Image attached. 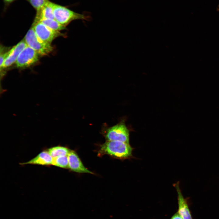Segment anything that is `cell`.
I'll list each match as a JSON object with an SVG mask.
<instances>
[{"label": "cell", "instance_id": "6da1fadb", "mask_svg": "<svg viewBox=\"0 0 219 219\" xmlns=\"http://www.w3.org/2000/svg\"><path fill=\"white\" fill-rule=\"evenodd\" d=\"M133 149L129 143L118 141H107L101 146L99 154L100 155L107 154L125 159L132 156Z\"/></svg>", "mask_w": 219, "mask_h": 219}, {"label": "cell", "instance_id": "7a4b0ae2", "mask_svg": "<svg viewBox=\"0 0 219 219\" xmlns=\"http://www.w3.org/2000/svg\"><path fill=\"white\" fill-rule=\"evenodd\" d=\"M53 12L54 19L62 25L66 26L73 21L88 20L90 17L75 12L68 8L54 3Z\"/></svg>", "mask_w": 219, "mask_h": 219}, {"label": "cell", "instance_id": "3957f363", "mask_svg": "<svg viewBox=\"0 0 219 219\" xmlns=\"http://www.w3.org/2000/svg\"><path fill=\"white\" fill-rule=\"evenodd\" d=\"M24 40L27 45L35 50L39 56L47 55L53 49L51 44L43 41L37 36L32 26L28 31Z\"/></svg>", "mask_w": 219, "mask_h": 219}, {"label": "cell", "instance_id": "277c9868", "mask_svg": "<svg viewBox=\"0 0 219 219\" xmlns=\"http://www.w3.org/2000/svg\"><path fill=\"white\" fill-rule=\"evenodd\" d=\"M37 36L43 41L51 44L56 38L66 36L65 34L52 30L39 21H34L32 26Z\"/></svg>", "mask_w": 219, "mask_h": 219}, {"label": "cell", "instance_id": "5b68a950", "mask_svg": "<svg viewBox=\"0 0 219 219\" xmlns=\"http://www.w3.org/2000/svg\"><path fill=\"white\" fill-rule=\"evenodd\" d=\"M105 136L107 141H118L129 143V131L123 123H120L108 128Z\"/></svg>", "mask_w": 219, "mask_h": 219}, {"label": "cell", "instance_id": "8992f818", "mask_svg": "<svg viewBox=\"0 0 219 219\" xmlns=\"http://www.w3.org/2000/svg\"><path fill=\"white\" fill-rule=\"evenodd\" d=\"M39 55L27 46L21 52L16 62V66L22 68L29 67L38 61Z\"/></svg>", "mask_w": 219, "mask_h": 219}, {"label": "cell", "instance_id": "52a82bcc", "mask_svg": "<svg viewBox=\"0 0 219 219\" xmlns=\"http://www.w3.org/2000/svg\"><path fill=\"white\" fill-rule=\"evenodd\" d=\"M68 168L71 170L79 173H93L86 169L83 165L78 156L73 151H70L68 155Z\"/></svg>", "mask_w": 219, "mask_h": 219}, {"label": "cell", "instance_id": "ba28073f", "mask_svg": "<svg viewBox=\"0 0 219 219\" xmlns=\"http://www.w3.org/2000/svg\"><path fill=\"white\" fill-rule=\"evenodd\" d=\"M179 182L173 184L178 195L179 206L178 213L183 219H192V216L186 200L184 198L179 187Z\"/></svg>", "mask_w": 219, "mask_h": 219}, {"label": "cell", "instance_id": "9c48e42d", "mask_svg": "<svg viewBox=\"0 0 219 219\" xmlns=\"http://www.w3.org/2000/svg\"><path fill=\"white\" fill-rule=\"evenodd\" d=\"M27 46L24 39L14 46L9 51V54L5 60L2 68L8 67L16 62L21 52Z\"/></svg>", "mask_w": 219, "mask_h": 219}, {"label": "cell", "instance_id": "30bf717a", "mask_svg": "<svg viewBox=\"0 0 219 219\" xmlns=\"http://www.w3.org/2000/svg\"><path fill=\"white\" fill-rule=\"evenodd\" d=\"M53 159V158L48 151H43L31 160L22 163L21 164H31L48 165H52Z\"/></svg>", "mask_w": 219, "mask_h": 219}, {"label": "cell", "instance_id": "8fae6325", "mask_svg": "<svg viewBox=\"0 0 219 219\" xmlns=\"http://www.w3.org/2000/svg\"><path fill=\"white\" fill-rule=\"evenodd\" d=\"M54 3L48 0L45 4L39 11L36 12L34 21L42 19H54L53 12Z\"/></svg>", "mask_w": 219, "mask_h": 219}, {"label": "cell", "instance_id": "7c38bea8", "mask_svg": "<svg viewBox=\"0 0 219 219\" xmlns=\"http://www.w3.org/2000/svg\"><path fill=\"white\" fill-rule=\"evenodd\" d=\"M70 150L68 148L61 146L54 147L49 148L48 152L53 158L59 156H68Z\"/></svg>", "mask_w": 219, "mask_h": 219}, {"label": "cell", "instance_id": "4fadbf2b", "mask_svg": "<svg viewBox=\"0 0 219 219\" xmlns=\"http://www.w3.org/2000/svg\"><path fill=\"white\" fill-rule=\"evenodd\" d=\"M34 21L40 22L49 28L56 31H60L66 29L65 26L59 23L55 19H42Z\"/></svg>", "mask_w": 219, "mask_h": 219}, {"label": "cell", "instance_id": "5bb4252c", "mask_svg": "<svg viewBox=\"0 0 219 219\" xmlns=\"http://www.w3.org/2000/svg\"><path fill=\"white\" fill-rule=\"evenodd\" d=\"M52 165L62 168H68V156H61L53 158Z\"/></svg>", "mask_w": 219, "mask_h": 219}, {"label": "cell", "instance_id": "9a60e30c", "mask_svg": "<svg viewBox=\"0 0 219 219\" xmlns=\"http://www.w3.org/2000/svg\"><path fill=\"white\" fill-rule=\"evenodd\" d=\"M34 9L36 12L40 10L48 0H25Z\"/></svg>", "mask_w": 219, "mask_h": 219}, {"label": "cell", "instance_id": "2e32d148", "mask_svg": "<svg viewBox=\"0 0 219 219\" xmlns=\"http://www.w3.org/2000/svg\"><path fill=\"white\" fill-rule=\"evenodd\" d=\"M9 54V51L4 53L0 54V68H2L3 63Z\"/></svg>", "mask_w": 219, "mask_h": 219}, {"label": "cell", "instance_id": "e0dca14e", "mask_svg": "<svg viewBox=\"0 0 219 219\" xmlns=\"http://www.w3.org/2000/svg\"><path fill=\"white\" fill-rule=\"evenodd\" d=\"M16 0H3L5 5V8H7L11 4Z\"/></svg>", "mask_w": 219, "mask_h": 219}, {"label": "cell", "instance_id": "ac0fdd59", "mask_svg": "<svg viewBox=\"0 0 219 219\" xmlns=\"http://www.w3.org/2000/svg\"><path fill=\"white\" fill-rule=\"evenodd\" d=\"M171 219H183L178 212L176 213L171 217Z\"/></svg>", "mask_w": 219, "mask_h": 219}, {"label": "cell", "instance_id": "d6986e66", "mask_svg": "<svg viewBox=\"0 0 219 219\" xmlns=\"http://www.w3.org/2000/svg\"><path fill=\"white\" fill-rule=\"evenodd\" d=\"M217 10L218 11H219V5L218 6L217 8Z\"/></svg>", "mask_w": 219, "mask_h": 219}]
</instances>
